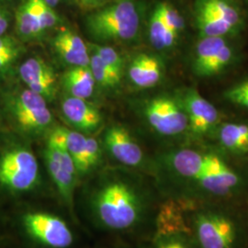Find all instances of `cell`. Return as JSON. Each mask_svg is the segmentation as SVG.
I'll return each instance as SVG.
<instances>
[{"label": "cell", "instance_id": "484cf974", "mask_svg": "<svg viewBox=\"0 0 248 248\" xmlns=\"http://www.w3.org/2000/svg\"><path fill=\"white\" fill-rule=\"evenodd\" d=\"M163 20L169 28L173 30L177 34L182 31L185 28L184 18L178 13L177 9H174L168 3H160L156 6Z\"/></svg>", "mask_w": 248, "mask_h": 248}, {"label": "cell", "instance_id": "30bf717a", "mask_svg": "<svg viewBox=\"0 0 248 248\" xmlns=\"http://www.w3.org/2000/svg\"><path fill=\"white\" fill-rule=\"evenodd\" d=\"M182 106L187 117L188 129L197 136L211 132L218 124V110L196 90L186 93Z\"/></svg>", "mask_w": 248, "mask_h": 248}, {"label": "cell", "instance_id": "9a60e30c", "mask_svg": "<svg viewBox=\"0 0 248 248\" xmlns=\"http://www.w3.org/2000/svg\"><path fill=\"white\" fill-rule=\"evenodd\" d=\"M57 53L72 66H89L90 62L88 47L80 36L69 30L60 31L53 39Z\"/></svg>", "mask_w": 248, "mask_h": 248}, {"label": "cell", "instance_id": "83f0119b", "mask_svg": "<svg viewBox=\"0 0 248 248\" xmlns=\"http://www.w3.org/2000/svg\"><path fill=\"white\" fill-rule=\"evenodd\" d=\"M91 48H93V52L98 54V56L106 62L107 64L122 77V71L124 62L120 56V54L117 53L112 47L109 46H99V45H92Z\"/></svg>", "mask_w": 248, "mask_h": 248}, {"label": "cell", "instance_id": "4316f807", "mask_svg": "<svg viewBox=\"0 0 248 248\" xmlns=\"http://www.w3.org/2000/svg\"><path fill=\"white\" fill-rule=\"evenodd\" d=\"M35 8L38 18L43 31L55 26L59 22V16L53 10V8L48 6L44 0H32Z\"/></svg>", "mask_w": 248, "mask_h": 248}, {"label": "cell", "instance_id": "ba28073f", "mask_svg": "<svg viewBox=\"0 0 248 248\" xmlns=\"http://www.w3.org/2000/svg\"><path fill=\"white\" fill-rule=\"evenodd\" d=\"M145 116L151 127L161 135L176 136L188 128L183 106L168 97L154 98L145 108Z\"/></svg>", "mask_w": 248, "mask_h": 248}, {"label": "cell", "instance_id": "4dcf8cb0", "mask_svg": "<svg viewBox=\"0 0 248 248\" xmlns=\"http://www.w3.org/2000/svg\"><path fill=\"white\" fill-rule=\"evenodd\" d=\"M9 28V16L8 14L0 9V36L4 35Z\"/></svg>", "mask_w": 248, "mask_h": 248}, {"label": "cell", "instance_id": "4fadbf2b", "mask_svg": "<svg viewBox=\"0 0 248 248\" xmlns=\"http://www.w3.org/2000/svg\"><path fill=\"white\" fill-rule=\"evenodd\" d=\"M105 143L111 155L129 167H138L143 160L142 148L123 126H111L105 134Z\"/></svg>", "mask_w": 248, "mask_h": 248}, {"label": "cell", "instance_id": "52a82bcc", "mask_svg": "<svg viewBox=\"0 0 248 248\" xmlns=\"http://www.w3.org/2000/svg\"><path fill=\"white\" fill-rule=\"evenodd\" d=\"M11 112L18 126L28 133H40L48 128L53 116L43 96L27 89L13 98Z\"/></svg>", "mask_w": 248, "mask_h": 248}, {"label": "cell", "instance_id": "5b68a950", "mask_svg": "<svg viewBox=\"0 0 248 248\" xmlns=\"http://www.w3.org/2000/svg\"><path fill=\"white\" fill-rule=\"evenodd\" d=\"M47 169L64 202L73 206L77 169L70 154L65 147L62 127L50 134L45 151Z\"/></svg>", "mask_w": 248, "mask_h": 248}, {"label": "cell", "instance_id": "8992f818", "mask_svg": "<svg viewBox=\"0 0 248 248\" xmlns=\"http://www.w3.org/2000/svg\"><path fill=\"white\" fill-rule=\"evenodd\" d=\"M39 179L35 155L25 148L7 152L0 158V183L14 191L33 188Z\"/></svg>", "mask_w": 248, "mask_h": 248}, {"label": "cell", "instance_id": "d6a6232c", "mask_svg": "<svg viewBox=\"0 0 248 248\" xmlns=\"http://www.w3.org/2000/svg\"><path fill=\"white\" fill-rule=\"evenodd\" d=\"M0 248H2V247H1V241H0Z\"/></svg>", "mask_w": 248, "mask_h": 248}, {"label": "cell", "instance_id": "7402d4cb", "mask_svg": "<svg viewBox=\"0 0 248 248\" xmlns=\"http://www.w3.org/2000/svg\"><path fill=\"white\" fill-rule=\"evenodd\" d=\"M177 33L168 27L155 8L149 23V38L151 44L157 50L173 46L177 40Z\"/></svg>", "mask_w": 248, "mask_h": 248}, {"label": "cell", "instance_id": "44dd1931", "mask_svg": "<svg viewBox=\"0 0 248 248\" xmlns=\"http://www.w3.org/2000/svg\"><path fill=\"white\" fill-rule=\"evenodd\" d=\"M16 28L24 38H33L43 32L32 0H23L16 11Z\"/></svg>", "mask_w": 248, "mask_h": 248}, {"label": "cell", "instance_id": "8fae6325", "mask_svg": "<svg viewBox=\"0 0 248 248\" xmlns=\"http://www.w3.org/2000/svg\"><path fill=\"white\" fill-rule=\"evenodd\" d=\"M20 78L28 89L53 100L56 94V76L53 68L40 57H31L20 65Z\"/></svg>", "mask_w": 248, "mask_h": 248}, {"label": "cell", "instance_id": "d4e9b609", "mask_svg": "<svg viewBox=\"0 0 248 248\" xmlns=\"http://www.w3.org/2000/svg\"><path fill=\"white\" fill-rule=\"evenodd\" d=\"M232 58L233 51L229 44H227L222 47V50L219 53H217V55L213 58V61L207 65L202 77L208 78L219 74L230 64Z\"/></svg>", "mask_w": 248, "mask_h": 248}, {"label": "cell", "instance_id": "1f68e13d", "mask_svg": "<svg viewBox=\"0 0 248 248\" xmlns=\"http://www.w3.org/2000/svg\"><path fill=\"white\" fill-rule=\"evenodd\" d=\"M45 3L48 5V6H50L51 8H53L54 9L58 4H59V1L60 0H44Z\"/></svg>", "mask_w": 248, "mask_h": 248}, {"label": "cell", "instance_id": "6da1fadb", "mask_svg": "<svg viewBox=\"0 0 248 248\" xmlns=\"http://www.w3.org/2000/svg\"><path fill=\"white\" fill-rule=\"evenodd\" d=\"M166 163L197 200L229 201L247 189L242 174L215 153L182 148L169 153Z\"/></svg>", "mask_w": 248, "mask_h": 248}, {"label": "cell", "instance_id": "ac0fdd59", "mask_svg": "<svg viewBox=\"0 0 248 248\" xmlns=\"http://www.w3.org/2000/svg\"><path fill=\"white\" fill-rule=\"evenodd\" d=\"M96 81L89 66H73L63 76V87L70 97L87 99L94 92Z\"/></svg>", "mask_w": 248, "mask_h": 248}, {"label": "cell", "instance_id": "7c38bea8", "mask_svg": "<svg viewBox=\"0 0 248 248\" xmlns=\"http://www.w3.org/2000/svg\"><path fill=\"white\" fill-rule=\"evenodd\" d=\"M65 147L75 163L78 174L85 175L98 165L100 157L98 142L83 133L62 128Z\"/></svg>", "mask_w": 248, "mask_h": 248}, {"label": "cell", "instance_id": "3957f363", "mask_svg": "<svg viewBox=\"0 0 248 248\" xmlns=\"http://www.w3.org/2000/svg\"><path fill=\"white\" fill-rule=\"evenodd\" d=\"M139 27L140 17L133 0H121L87 18L89 34L101 42L132 40Z\"/></svg>", "mask_w": 248, "mask_h": 248}, {"label": "cell", "instance_id": "9c48e42d", "mask_svg": "<svg viewBox=\"0 0 248 248\" xmlns=\"http://www.w3.org/2000/svg\"><path fill=\"white\" fill-rule=\"evenodd\" d=\"M23 222L30 234L46 247L67 248L74 242L71 230L59 217L48 213H31L24 216Z\"/></svg>", "mask_w": 248, "mask_h": 248}, {"label": "cell", "instance_id": "277c9868", "mask_svg": "<svg viewBox=\"0 0 248 248\" xmlns=\"http://www.w3.org/2000/svg\"><path fill=\"white\" fill-rule=\"evenodd\" d=\"M191 232L198 248H239V224L222 210L203 208L195 211L191 216Z\"/></svg>", "mask_w": 248, "mask_h": 248}, {"label": "cell", "instance_id": "d6986e66", "mask_svg": "<svg viewBox=\"0 0 248 248\" xmlns=\"http://www.w3.org/2000/svg\"><path fill=\"white\" fill-rule=\"evenodd\" d=\"M222 148L233 155L248 153V124H225L218 133Z\"/></svg>", "mask_w": 248, "mask_h": 248}, {"label": "cell", "instance_id": "ffe728a7", "mask_svg": "<svg viewBox=\"0 0 248 248\" xmlns=\"http://www.w3.org/2000/svg\"><path fill=\"white\" fill-rule=\"evenodd\" d=\"M227 44L224 37H202L196 47L193 60V70L196 75L202 77L207 65Z\"/></svg>", "mask_w": 248, "mask_h": 248}, {"label": "cell", "instance_id": "7a4b0ae2", "mask_svg": "<svg viewBox=\"0 0 248 248\" xmlns=\"http://www.w3.org/2000/svg\"><path fill=\"white\" fill-rule=\"evenodd\" d=\"M94 211L100 222L112 230H126L141 220L143 202L141 195L127 183L107 184L95 195Z\"/></svg>", "mask_w": 248, "mask_h": 248}, {"label": "cell", "instance_id": "f546056e", "mask_svg": "<svg viewBox=\"0 0 248 248\" xmlns=\"http://www.w3.org/2000/svg\"><path fill=\"white\" fill-rule=\"evenodd\" d=\"M182 233L186 232L160 235L155 248H194L189 241H186V237L182 236Z\"/></svg>", "mask_w": 248, "mask_h": 248}, {"label": "cell", "instance_id": "2e32d148", "mask_svg": "<svg viewBox=\"0 0 248 248\" xmlns=\"http://www.w3.org/2000/svg\"><path fill=\"white\" fill-rule=\"evenodd\" d=\"M162 74L158 59L145 53L135 57L129 68L130 79L141 89L155 87L162 78Z\"/></svg>", "mask_w": 248, "mask_h": 248}, {"label": "cell", "instance_id": "603a6c76", "mask_svg": "<svg viewBox=\"0 0 248 248\" xmlns=\"http://www.w3.org/2000/svg\"><path fill=\"white\" fill-rule=\"evenodd\" d=\"M89 68L96 83L104 88H114L121 80V76L116 74L97 53L93 52L90 56Z\"/></svg>", "mask_w": 248, "mask_h": 248}, {"label": "cell", "instance_id": "f1b7e54d", "mask_svg": "<svg viewBox=\"0 0 248 248\" xmlns=\"http://www.w3.org/2000/svg\"><path fill=\"white\" fill-rule=\"evenodd\" d=\"M225 100L248 109V79L232 87L224 92Z\"/></svg>", "mask_w": 248, "mask_h": 248}, {"label": "cell", "instance_id": "cb8c5ba5", "mask_svg": "<svg viewBox=\"0 0 248 248\" xmlns=\"http://www.w3.org/2000/svg\"><path fill=\"white\" fill-rule=\"evenodd\" d=\"M18 42L9 36H0V71L8 68L20 53Z\"/></svg>", "mask_w": 248, "mask_h": 248}, {"label": "cell", "instance_id": "5bb4252c", "mask_svg": "<svg viewBox=\"0 0 248 248\" xmlns=\"http://www.w3.org/2000/svg\"><path fill=\"white\" fill-rule=\"evenodd\" d=\"M62 110L74 127L85 133L95 132L102 124L100 112L86 99L69 96L62 101Z\"/></svg>", "mask_w": 248, "mask_h": 248}, {"label": "cell", "instance_id": "e0dca14e", "mask_svg": "<svg viewBox=\"0 0 248 248\" xmlns=\"http://www.w3.org/2000/svg\"><path fill=\"white\" fill-rule=\"evenodd\" d=\"M196 11L204 13L235 31L241 25V15L228 0H197Z\"/></svg>", "mask_w": 248, "mask_h": 248}]
</instances>
